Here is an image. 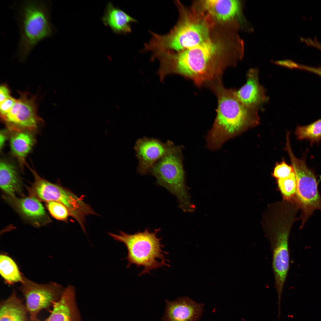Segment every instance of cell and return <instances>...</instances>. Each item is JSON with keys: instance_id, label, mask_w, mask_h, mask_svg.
Returning a JSON list of instances; mask_svg holds the SVG:
<instances>
[{"instance_id": "cell-1", "label": "cell", "mask_w": 321, "mask_h": 321, "mask_svg": "<svg viewBox=\"0 0 321 321\" xmlns=\"http://www.w3.org/2000/svg\"><path fill=\"white\" fill-rule=\"evenodd\" d=\"M231 34L214 32L208 39L196 46L161 54L158 59V75L162 79L171 74L180 75L199 86L209 87L221 81L226 68L235 64L241 57L237 55L241 43Z\"/></svg>"}, {"instance_id": "cell-2", "label": "cell", "mask_w": 321, "mask_h": 321, "mask_svg": "<svg viewBox=\"0 0 321 321\" xmlns=\"http://www.w3.org/2000/svg\"><path fill=\"white\" fill-rule=\"evenodd\" d=\"M216 95V116L206 137L208 147L219 148L227 140L257 125L259 118L257 110L248 108L238 99L235 90L228 89L221 81L210 88Z\"/></svg>"}, {"instance_id": "cell-3", "label": "cell", "mask_w": 321, "mask_h": 321, "mask_svg": "<svg viewBox=\"0 0 321 321\" xmlns=\"http://www.w3.org/2000/svg\"><path fill=\"white\" fill-rule=\"evenodd\" d=\"M175 3L179 13L177 24L166 34L150 31L151 38L145 44L144 51L152 54L180 51L200 44L211 37L215 25L202 10L196 5L188 10L178 1Z\"/></svg>"}, {"instance_id": "cell-4", "label": "cell", "mask_w": 321, "mask_h": 321, "mask_svg": "<svg viewBox=\"0 0 321 321\" xmlns=\"http://www.w3.org/2000/svg\"><path fill=\"white\" fill-rule=\"evenodd\" d=\"M13 7L20 32L17 55L24 61L39 42L54 34L56 28L51 21L50 2L47 1H23Z\"/></svg>"}, {"instance_id": "cell-5", "label": "cell", "mask_w": 321, "mask_h": 321, "mask_svg": "<svg viewBox=\"0 0 321 321\" xmlns=\"http://www.w3.org/2000/svg\"><path fill=\"white\" fill-rule=\"evenodd\" d=\"M160 231V229L150 231L146 228L143 231L133 234L120 231L119 235L110 232L108 234L115 240L123 243L126 247L127 267L132 265L143 267L139 274L141 276L150 273L152 270L169 266V260L166 258L168 253L163 250L161 238L158 235Z\"/></svg>"}, {"instance_id": "cell-6", "label": "cell", "mask_w": 321, "mask_h": 321, "mask_svg": "<svg viewBox=\"0 0 321 321\" xmlns=\"http://www.w3.org/2000/svg\"><path fill=\"white\" fill-rule=\"evenodd\" d=\"M182 147L174 145L149 169L159 185L174 195L184 212H192L194 207L191 201L185 185L182 153Z\"/></svg>"}, {"instance_id": "cell-7", "label": "cell", "mask_w": 321, "mask_h": 321, "mask_svg": "<svg viewBox=\"0 0 321 321\" xmlns=\"http://www.w3.org/2000/svg\"><path fill=\"white\" fill-rule=\"evenodd\" d=\"M295 174L296 194L302 212L301 227L316 210L321 211V197L314 171L307 166L305 157L301 159L294 155L291 148L286 149Z\"/></svg>"}, {"instance_id": "cell-8", "label": "cell", "mask_w": 321, "mask_h": 321, "mask_svg": "<svg viewBox=\"0 0 321 321\" xmlns=\"http://www.w3.org/2000/svg\"><path fill=\"white\" fill-rule=\"evenodd\" d=\"M19 289L24 296L30 321H37L38 313L52 307L54 302L61 297L65 289L57 283L51 282L38 284L23 276Z\"/></svg>"}, {"instance_id": "cell-9", "label": "cell", "mask_w": 321, "mask_h": 321, "mask_svg": "<svg viewBox=\"0 0 321 321\" xmlns=\"http://www.w3.org/2000/svg\"><path fill=\"white\" fill-rule=\"evenodd\" d=\"M19 97L10 111L0 116L7 128L11 131L28 130L35 133L43 119L38 115L36 97L25 92H18Z\"/></svg>"}, {"instance_id": "cell-10", "label": "cell", "mask_w": 321, "mask_h": 321, "mask_svg": "<svg viewBox=\"0 0 321 321\" xmlns=\"http://www.w3.org/2000/svg\"><path fill=\"white\" fill-rule=\"evenodd\" d=\"M174 145L169 140L163 142L153 138L144 137L138 139L134 149L138 160L136 169L139 174L142 175L148 174L151 167Z\"/></svg>"}, {"instance_id": "cell-11", "label": "cell", "mask_w": 321, "mask_h": 321, "mask_svg": "<svg viewBox=\"0 0 321 321\" xmlns=\"http://www.w3.org/2000/svg\"><path fill=\"white\" fill-rule=\"evenodd\" d=\"M2 197L24 220L34 226H44L51 221L40 201L34 196L18 198L4 194Z\"/></svg>"}, {"instance_id": "cell-12", "label": "cell", "mask_w": 321, "mask_h": 321, "mask_svg": "<svg viewBox=\"0 0 321 321\" xmlns=\"http://www.w3.org/2000/svg\"><path fill=\"white\" fill-rule=\"evenodd\" d=\"M198 7L215 25H225L239 17L241 3L236 0H206L199 1Z\"/></svg>"}, {"instance_id": "cell-13", "label": "cell", "mask_w": 321, "mask_h": 321, "mask_svg": "<svg viewBox=\"0 0 321 321\" xmlns=\"http://www.w3.org/2000/svg\"><path fill=\"white\" fill-rule=\"evenodd\" d=\"M163 321H198L203 311V305L188 297L171 301L166 300Z\"/></svg>"}, {"instance_id": "cell-14", "label": "cell", "mask_w": 321, "mask_h": 321, "mask_svg": "<svg viewBox=\"0 0 321 321\" xmlns=\"http://www.w3.org/2000/svg\"><path fill=\"white\" fill-rule=\"evenodd\" d=\"M52 307L49 316L43 321H81L75 289L72 285L65 288L60 298L53 302Z\"/></svg>"}, {"instance_id": "cell-15", "label": "cell", "mask_w": 321, "mask_h": 321, "mask_svg": "<svg viewBox=\"0 0 321 321\" xmlns=\"http://www.w3.org/2000/svg\"><path fill=\"white\" fill-rule=\"evenodd\" d=\"M258 74L257 69H250L247 73L246 83L239 90H235L237 97L243 104L256 110L267 100L265 90L259 84Z\"/></svg>"}, {"instance_id": "cell-16", "label": "cell", "mask_w": 321, "mask_h": 321, "mask_svg": "<svg viewBox=\"0 0 321 321\" xmlns=\"http://www.w3.org/2000/svg\"><path fill=\"white\" fill-rule=\"evenodd\" d=\"M0 186L4 194L15 196L22 195L23 182L17 165L12 160L5 157L0 161Z\"/></svg>"}, {"instance_id": "cell-17", "label": "cell", "mask_w": 321, "mask_h": 321, "mask_svg": "<svg viewBox=\"0 0 321 321\" xmlns=\"http://www.w3.org/2000/svg\"><path fill=\"white\" fill-rule=\"evenodd\" d=\"M9 130L11 152L17 160L21 170L23 171L25 165H27L26 158L36 143L35 133L26 130Z\"/></svg>"}, {"instance_id": "cell-18", "label": "cell", "mask_w": 321, "mask_h": 321, "mask_svg": "<svg viewBox=\"0 0 321 321\" xmlns=\"http://www.w3.org/2000/svg\"><path fill=\"white\" fill-rule=\"evenodd\" d=\"M101 20L105 26L118 34L130 33L132 31L131 23L137 22L124 11L114 6L111 1L107 3Z\"/></svg>"}, {"instance_id": "cell-19", "label": "cell", "mask_w": 321, "mask_h": 321, "mask_svg": "<svg viewBox=\"0 0 321 321\" xmlns=\"http://www.w3.org/2000/svg\"><path fill=\"white\" fill-rule=\"evenodd\" d=\"M28 311L26 305L12 290L7 298L0 303V321H27Z\"/></svg>"}, {"instance_id": "cell-20", "label": "cell", "mask_w": 321, "mask_h": 321, "mask_svg": "<svg viewBox=\"0 0 321 321\" xmlns=\"http://www.w3.org/2000/svg\"><path fill=\"white\" fill-rule=\"evenodd\" d=\"M0 274L7 284L12 285L23 282V276L14 261L5 255L0 256Z\"/></svg>"}, {"instance_id": "cell-21", "label": "cell", "mask_w": 321, "mask_h": 321, "mask_svg": "<svg viewBox=\"0 0 321 321\" xmlns=\"http://www.w3.org/2000/svg\"><path fill=\"white\" fill-rule=\"evenodd\" d=\"M295 134L298 140H309L311 146L318 144L321 140V119L307 125L297 126Z\"/></svg>"}, {"instance_id": "cell-22", "label": "cell", "mask_w": 321, "mask_h": 321, "mask_svg": "<svg viewBox=\"0 0 321 321\" xmlns=\"http://www.w3.org/2000/svg\"><path fill=\"white\" fill-rule=\"evenodd\" d=\"M278 182L281 192L286 197L289 198L296 193V181L294 171L286 177L278 179Z\"/></svg>"}, {"instance_id": "cell-23", "label": "cell", "mask_w": 321, "mask_h": 321, "mask_svg": "<svg viewBox=\"0 0 321 321\" xmlns=\"http://www.w3.org/2000/svg\"><path fill=\"white\" fill-rule=\"evenodd\" d=\"M46 206L50 214L55 218L66 221L70 216L67 208L62 204L54 201L46 202Z\"/></svg>"}, {"instance_id": "cell-24", "label": "cell", "mask_w": 321, "mask_h": 321, "mask_svg": "<svg viewBox=\"0 0 321 321\" xmlns=\"http://www.w3.org/2000/svg\"><path fill=\"white\" fill-rule=\"evenodd\" d=\"M294 170L292 166L288 165L283 160L276 164L273 175L278 179L283 178L288 176Z\"/></svg>"}, {"instance_id": "cell-25", "label": "cell", "mask_w": 321, "mask_h": 321, "mask_svg": "<svg viewBox=\"0 0 321 321\" xmlns=\"http://www.w3.org/2000/svg\"><path fill=\"white\" fill-rule=\"evenodd\" d=\"M16 99L12 97L0 103V116L7 114L11 110L14 105Z\"/></svg>"}, {"instance_id": "cell-26", "label": "cell", "mask_w": 321, "mask_h": 321, "mask_svg": "<svg viewBox=\"0 0 321 321\" xmlns=\"http://www.w3.org/2000/svg\"><path fill=\"white\" fill-rule=\"evenodd\" d=\"M10 92L9 88L6 84H2L0 87V102L11 97Z\"/></svg>"}, {"instance_id": "cell-27", "label": "cell", "mask_w": 321, "mask_h": 321, "mask_svg": "<svg viewBox=\"0 0 321 321\" xmlns=\"http://www.w3.org/2000/svg\"><path fill=\"white\" fill-rule=\"evenodd\" d=\"M298 69L314 73L321 76V66L319 67H313L299 64Z\"/></svg>"}, {"instance_id": "cell-28", "label": "cell", "mask_w": 321, "mask_h": 321, "mask_svg": "<svg viewBox=\"0 0 321 321\" xmlns=\"http://www.w3.org/2000/svg\"><path fill=\"white\" fill-rule=\"evenodd\" d=\"M0 134V147L1 150L3 149L6 140L8 139H9V131L7 128L3 130H1Z\"/></svg>"}, {"instance_id": "cell-29", "label": "cell", "mask_w": 321, "mask_h": 321, "mask_svg": "<svg viewBox=\"0 0 321 321\" xmlns=\"http://www.w3.org/2000/svg\"><path fill=\"white\" fill-rule=\"evenodd\" d=\"M276 63L290 68H297L298 65V64L289 60L279 61Z\"/></svg>"}]
</instances>
